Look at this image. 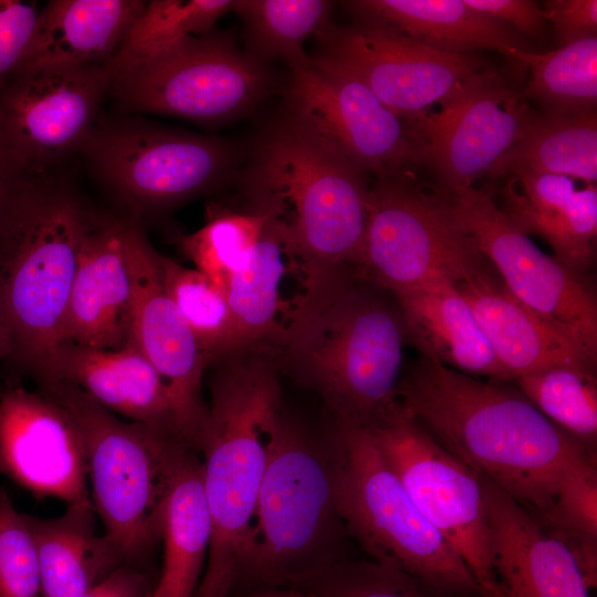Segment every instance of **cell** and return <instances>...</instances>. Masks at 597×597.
Instances as JSON below:
<instances>
[{
    "mask_svg": "<svg viewBox=\"0 0 597 597\" xmlns=\"http://www.w3.org/2000/svg\"><path fill=\"white\" fill-rule=\"evenodd\" d=\"M398 401L453 457L511 495L541 523L563 481L596 458L504 380H483L419 355Z\"/></svg>",
    "mask_w": 597,
    "mask_h": 597,
    "instance_id": "1",
    "label": "cell"
},
{
    "mask_svg": "<svg viewBox=\"0 0 597 597\" xmlns=\"http://www.w3.org/2000/svg\"><path fill=\"white\" fill-rule=\"evenodd\" d=\"M252 209L280 221L303 289L290 315L310 312L353 275L368 220L366 174L298 117L268 128L242 176ZM290 316V317H291Z\"/></svg>",
    "mask_w": 597,
    "mask_h": 597,
    "instance_id": "2",
    "label": "cell"
},
{
    "mask_svg": "<svg viewBox=\"0 0 597 597\" xmlns=\"http://www.w3.org/2000/svg\"><path fill=\"white\" fill-rule=\"evenodd\" d=\"M210 368V405L193 447L202 463L211 540L193 597H229L253 526L281 388L270 349L232 354Z\"/></svg>",
    "mask_w": 597,
    "mask_h": 597,
    "instance_id": "3",
    "label": "cell"
},
{
    "mask_svg": "<svg viewBox=\"0 0 597 597\" xmlns=\"http://www.w3.org/2000/svg\"><path fill=\"white\" fill-rule=\"evenodd\" d=\"M405 344L395 295L358 273L284 326L274 355L333 420L369 428L398 405Z\"/></svg>",
    "mask_w": 597,
    "mask_h": 597,
    "instance_id": "4",
    "label": "cell"
},
{
    "mask_svg": "<svg viewBox=\"0 0 597 597\" xmlns=\"http://www.w3.org/2000/svg\"><path fill=\"white\" fill-rule=\"evenodd\" d=\"M94 213L52 174L36 178L0 221V338L6 360L38 383L61 343Z\"/></svg>",
    "mask_w": 597,
    "mask_h": 597,
    "instance_id": "5",
    "label": "cell"
},
{
    "mask_svg": "<svg viewBox=\"0 0 597 597\" xmlns=\"http://www.w3.org/2000/svg\"><path fill=\"white\" fill-rule=\"evenodd\" d=\"M39 385L80 428L90 498L105 536L124 563L142 559L161 540L171 475L189 442L175 431L119 419L69 383Z\"/></svg>",
    "mask_w": 597,
    "mask_h": 597,
    "instance_id": "6",
    "label": "cell"
},
{
    "mask_svg": "<svg viewBox=\"0 0 597 597\" xmlns=\"http://www.w3.org/2000/svg\"><path fill=\"white\" fill-rule=\"evenodd\" d=\"M344 525L336 512L327 442L281 408L238 583L286 586L327 565Z\"/></svg>",
    "mask_w": 597,
    "mask_h": 597,
    "instance_id": "7",
    "label": "cell"
},
{
    "mask_svg": "<svg viewBox=\"0 0 597 597\" xmlns=\"http://www.w3.org/2000/svg\"><path fill=\"white\" fill-rule=\"evenodd\" d=\"M327 446L336 512L371 561L438 585L481 588L415 506L367 428L333 420Z\"/></svg>",
    "mask_w": 597,
    "mask_h": 597,
    "instance_id": "8",
    "label": "cell"
},
{
    "mask_svg": "<svg viewBox=\"0 0 597 597\" xmlns=\"http://www.w3.org/2000/svg\"><path fill=\"white\" fill-rule=\"evenodd\" d=\"M81 154L124 214L139 221L221 189L234 178L240 158L224 138L102 114Z\"/></svg>",
    "mask_w": 597,
    "mask_h": 597,
    "instance_id": "9",
    "label": "cell"
},
{
    "mask_svg": "<svg viewBox=\"0 0 597 597\" xmlns=\"http://www.w3.org/2000/svg\"><path fill=\"white\" fill-rule=\"evenodd\" d=\"M273 86L269 63L212 30L117 72L108 95L127 112L219 125L252 111Z\"/></svg>",
    "mask_w": 597,
    "mask_h": 597,
    "instance_id": "10",
    "label": "cell"
},
{
    "mask_svg": "<svg viewBox=\"0 0 597 597\" xmlns=\"http://www.w3.org/2000/svg\"><path fill=\"white\" fill-rule=\"evenodd\" d=\"M483 255L453 217L444 196L415 176L378 178L369 187L360 272L395 294L425 282H457Z\"/></svg>",
    "mask_w": 597,
    "mask_h": 597,
    "instance_id": "11",
    "label": "cell"
},
{
    "mask_svg": "<svg viewBox=\"0 0 597 597\" xmlns=\"http://www.w3.org/2000/svg\"><path fill=\"white\" fill-rule=\"evenodd\" d=\"M441 193L507 290L597 359V297L588 276L543 252L488 192Z\"/></svg>",
    "mask_w": 597,
    "mask_h": 597,
    "instance_id": "12",
    "label": "cell"
},
{
    "mask_svg": "<svg viewBox=\"0 0 597 597\" xmlns=\"http://www.w3.org/2000/svg\"><path fill=\"white\" fill-rule=\"evenodd\" d=\"M367 429L418 511L460 555L482 591L489 590L491 544L479 474L432 439L399 401Z\"/></svg>",
    "mask_w": 597,
    "mask_h": 597,
    "instance_id": "13",
    "label": "cell"
},
{
    "mask_svg": "<svg viewBox=\"0 0 597 597\" xmlns=\"http://www.w3.org/2000/svg\"><path fill=\"white\" fill-rule=\"evenodd\" d=\"M287 112L376 179L413 176L418 167L407 123L353 71L318 54L289 65Z\"/></svg>",
    "mask_w": 597,
    "mask_h": 597,
    "instance_id": "14",
    "label": "cell"
},
{
    "mask_svg": "<svg viewBox=\"0 0 597 597\" xmlns=\"http://www.w3.org/2000/svg\"><path fill=\"white\" fill-rule=\"evenodd\" d=\"M538 115L493 69H485L437 111L407 125L418 167L432 174L439 191L451 195L474 187Z\"/></svg>",
    "mask_w": 597,
    "mask_h": 597,
    "instance_id": "15",
    "label": "cell"
},
{
    "mask_svg": "<svg viewBox=\"0 0 597 597\" xmlns=\"http://www.w3.org/2000/svg\"><path fill=\"white\" fill-rule=\"evenodd\" d=\"M106 64L22 70L0 87V129L36 176L82 151L108 94Z\"/></svg>",
    "mask_w": 597,
    "mask_h": 597,
    "instance_id": "16",
    "label": "cell"
},
{
    "mask_svg": "<svg viewBox=\"0 0 597 597\" xmlns=\"http://www.w3.org/2000/svg\"><path fill=\"white\" fill-rule=\"evenodd\" d=\"M327 56L357 74L406 123L447 102L486 67L476 55L430 48L395 31L359 22L331 25L317 36Z\"/></svg>",
    "mask_w": 597,
    "mask_h": 597,
    "instance_id": "17",
    "label": "cell"
},
{
    "mask_svg": "<svg viewBox=\"0 0 597 597\" xmlns=\"http://www.w3.org/2000/svg\"><path fill=\"white\" fill-rule=\"evenodd\" d=\"M133 279L129 337L166 384L180 434L193 446L208 406L202 398L205 355L185 318L165 290L159 253L142 223L133 219L128 234Z\"/></svg>",
    "mask_w": 597,
    "mask_h": 597,
    "instance_id": "18",
    "label": "cell"
},
{
    "mask_svg": "<svg viewBox=\"0 0 597 597\" xmlns=\"http://www.w3.org/2000/svg\"><path fill=\"white\" fill-rule=\"evenodd\" d=\"M0 473L38 498L67 505L91 500L80 428L41 391L14 386L0 392Z\"/></svg>",
    "mask_w": 597,
    "mask_h": 597,
    "instance_id": "19",
    "label": "cell"
},
{
    "mask_svg": "<svg viewBox=\"0 0 597 597\" xmlns=\"http://www.w3.org/2000/svg\"><path fill=\"white\" fill-rule=\"evenodd\" d=\"M490 532L486 597H591L568 546L491 480L479 475Z\"/></svg>",
    "mask_w": 597,
    "mask_h": 597,
    "instance_id": "20",
    "label": "cell"
},
{
    "mask_svg": "<svg viewBox=\"0 0 597 597\" xmlns=\"http://www.w3.org/2000/svg\"><path fill=\"white\" fill-rule=\"evenodd\" d=\"M133 219L95 211L80 252L61 343L104 349H119L127 343L133 300L128 234Z\"/></svg>",
    "mask_w": 597,
    "mask_h": 597,
    "instance_id": "21",
    "label": "cell"
},
{
    "mask_svg": "<svg viewBox=\"0 0 597 597\" xmlns=\"http://www.w3.org/2000/svg\"><path fill=\"white\" fill-rule=\"evenodd\" d=\"M454 285L511 380L555 365L596 369L597 359L519 301L485 258Z\"/></svg>",
    "mask_w": 597,
    "mask_h": 597,
    "instance_id": "22",
    "label": "cell"
},
{
    "mask_svg": "<svg viewBox=\"0 0 597 597\" xmlns=\"http://www.w3.org/2000/svg\"><path fill=\"white\" fill-rule=\"evenodd\" d=\"M49 380L74 385L116 416L180 434L166 384L130 338L119 349L61 343L39 384Z\"/></svg>",
    "mask_w": 597,
    "mask_h": 597,
    "instance_id": "23",
    "label": "cell"
},
{
    "mask_svg": "<svg viewBox=\"0 0 597 597\" xmlns=\"http://www.w3.org/2000/svg\"><path fill=\"white\" fill-rule=\"evenodd\" d=\"M499 207L527 235L542 238L554 256L588 275L597 237L596 184L578 187L575 179L552 174L509 177Z\"/></svg>",
    "mask_w": 597,
    "mask_h": 597,
    "instance_id": "24",
    "label": "cell"
},
{
    "mask_svg": "<svg viewBox=\"0 0 597 597\" xmlns=\"http://www.w3.org/2000/svg\"><path fill=\"white\" fill-rule=\"evenodd\" d=\"M394 295L407 343L419 355L471 376L511 380L453 282L432 280Z\"/></svg>",
    "mask_w": 597,
    "mask_h": 597,
    "instance_id": "25",
    "label": "cell"
},
{
    "mask_svg": "<svg viewBox=\"0 0 597 597\" xmlns=\"http://www.w3.org/2000/svg\"><path fill=\"white\" fill-rule=\"evenodd\" d=\"M145 3L144 0L46 2L39 9L33 33L15 72L108 63Z\"/></svg>",
    "mask_w": 597,
    "mask_h": 597,
    "instance_id": "26",
    "label": "cell"
},
{
    "mask_svg": "<svg viewBox=\"0 0 597 597\" xmlns=\"http://www.w3.org/2000/svg\"><path fill=\"white\" fill-rule=\"evenodd\" d=\"M359 22L400 33L439 51L472 54L528 51L510 27L470 8L463 0H357L346 2Z\"/></svg>",
    "mask_w": 597,
    "mask_h": 597,
    "instance_id": "27",
    "label": "cell"
},
{
    "mask_svg": "<svg viewBox=\"0 0 597 597\" xmlns=\"http://www.w3.org/2000/svg\"><path fill=\"white\" fill-rule=\"evenodd\" d=\"M91 500L67 505L53 519L24 514L41 575V597H75L124 563L113 543L98 534Z\"/></svg>",
    "mask_w": 597,
    "mask_h": 597,
    "instance_id": "28",
    "label": "cell"
},
{
    "mask_svg": "<svg viewBox=\"0 0 597 597\" xmlns=\"http://www.w3.org/2000/svg\"><path fill=\"white\" fill-rule=\"evenodd\" d=\"M164 558L151 597H193L201 580L211 540L202 463L187 443L178 454L163 520Z\"/></svg>",
    "mask_w": 597,
    "mask_h": 597,
    "instance_id": "29",
    "label": "cell"
},
{
    "mask_svg": "<svg viewBox=\"0 0 597 597\" xmlns=\"http://www.w3.org/2000/svg\"><path fill=\"white\" fill-rule=\"evenodd\" d=\"M285 254L289 253L283 227L270 217L248 262L227 284L231 325L221 358L248 350L276 349L284 329L276 318Z\"/></svg>",
    "mask_w": 597,
    "mask_h": 597,
    "instance_id": "30",
    "label": "cell"
},
{
    "mask_svg": "<svg viewBox=\"0 0 597 597\" xmlns=\"http://www.w3.org/2000/svg\"><path fill=\"white\" fill-rule=\"evenodd\" d=\"M493 177L552 174L596 184L597 113L546 116L540 113L531 129L489 171Z\"/></svg>",
    "mask_w": 597,
    "mask_h": 597,
    "instance_id": "31",
    "label": "cell"
},
{
    "mask_svg": "<svg viewBox=\"0 0 597 597\" xmlns=\"http://www.w3.org/2000/svg\"><path fill=\"white\" fill-rule=\"evenodd\" d=\"M509 57L530 67V80L517 96L536 102L541 114L567 116L596 111L597 38L545 53L513 49Z\"/></svg>",
    "mask_w": 597,
    "mask_h": 597,
    "instance_id": "32",
    "label": "cell"
},
{
    "mask_svg": "<svg viewBox=\"0 0 597 597\" xmlns=\"http://www.w3.org/2000/svg\"><path fill=\"white\" fill-rule=\"evenodd\" d=\"M332 9L326 0H233L231 11L243 22L247 51L291 65L308 57L304 43L332 25Z\"/></svg>",
    "mask_w": 597,
    "mask_h": 597,
    "instance_id": "33",
    "label": "cell"
},
{
    "mask_svg": "<svg viewBox=\"0 0 597 597\" xmlns=\"http://www.w3.org/2000/svg\"><path fill=\"white\" fill-rule=\"evenodd\" d=\"M232 4L233 0L146 1L107 63L113 76L186 38L211 32Z\"/></svg>",
    "mask_w": 597,
    "mask_h": 597,
    "instance_id": "34",
    "label": "cell"
},
{
    "mask_svg": "<svg viewBox=\"0 0 597 597\" xmlns=\"http://www.w3.org/2000/svg\"><path fill=\"white\" fill-rule=\"evenodd\" d=\"M287 586L312 597H486L481 588L438 585L371 559L339 558L293 578Z\"/></svg>",
    "mask_w": 597,
    "mask_h": 597,
    "instance_id": "35",
    "label": "cell"
},
{
    "mask_svg": "<svg viewBox=\"0 0 597 597\" xmlns=\"http://www.w3.org/2000/svg\"><path fill=\"white\" fill-rule=\"evenodd\" d=\"M514 381L540 412L596 458V369L555 365L521 375Z\"/></svg>",
    "mask_w": 597,
    "mask_h": 597,
    "instance_id": "36",
    "label": "cell"
},
{
    "mask_svg": "<svg viewBox=\"0 0 597 597\" xmlns=\"http://www.w3.org/2000/svg\"><path fill=\"white\" fill-rule=\"evenodd\" d=\"M158 259L165 290L193 333L208 369L223 356L230 334L226 293L203 272L160 253Z\"/></svg>",
    "mask_w": 597,
    "mask_h": 597,
    "instance_id": "37",
    "label": "cell"
},
{
    "mask_svg": "<svg viewBox=\"0 0 597 597\" xmlns=\"http://www.w3.org/2000/svg\"><path fill=\"white\" fill-rule=\"evenodd\" d=\"M270 214L256 211L214 210L207 223L179 240L196 269L226 291L231 276L248 262Z\"/></svg>",
    "mask_w": 597,
    "mask_h": 597,
    "instance_id": "38",
    "label": "cell"
},
{
    "mask_svg": "<svg viewBox=\"0 0 597 597\" xmlns=\"http://www.w3.org/2000/svg\"><path fill=\"white\" fill-rule=\"evenodd\" d=\"M0 597H41L35 547L23 513L4 488H0Z\"/></svg>",
    "mask_w": 597,
    "mask_h": 597,
    "instance_id": "39",
    "label": "cell"
},
{
    "mask_svg": "<svg viewBox=\"0 0 597 597\" xmlns=\"http://www.w3.org/2000/svg\"><path fill=\"white\" fill-rule=\"evenodd\" d=\"M544 524L553 534L597 538V468L587 463L561 484Z\"/></svg>",
    "mask_w": 597,
    "mask_h": 597,
    "instance_id": "40",
    "label": "cell"
},
{
    "mask_svg": "<svg viewBox=\"0 0 597 597\" xmlns=\"http://www.w3.org/2000/svg\"><path fill=\"white\" fill-rule=\"evenodd\" d=\"M39 9L35 1L0 0V87L25 53Z\"/></svg>",
    "mask_w": 597,
    "mask_h": 597,
    "instance_id": "41",
    "label": "cell"
},
{
    "mask_svg": "<svg viewBox=\"0 0 597 597\" xmlns=\"http://www.w3.org/2000/svg\"><path fill=\"white\" fill-rule=\"evenodd\" d=\"M542 10L559 46L597 38L596 0H546Z\"/></svg>",
    "mask_w": 597,
    "mask_h": 597,
    "instance_id": "42",
    "label": "cell"
},
{
    "mask_svg": "<svg viewBox=\"0 0 597 597\" xmlns=\"http://www.w3.org/2000/svg\"><path fill=\"white\" fill-rule=\"evenodd\" d=\"M482 14L510 27L528 38H538L545 29V18L537 2L531 0H463Z\"/></svg>",
    "mask_w": 597,
    "mask_h": 597,
    "instance_id": "43",
    "label": "cell"
},
{
    "mask_svg": "<svg viewBox=\"0 0 597 597\" xmlns=\"http://www.w3.org/2000/svg\"><path fill=\"white\" fill-rule=\"evenodd\" d=\"M39 177L22 164L0 129V221L14 200Z\"/></svg>",
    "mask_w": 597,
    "mask_h": 597,
    "instance_id": "44",
    "label": "cell"
},
{
    "mask_svg": "<svg viewBox=\"0 0 597 597\" xmlns=\"http://www.w3.org/2000/svg\"><path fill=\"white\" fill-rule=\"evenodd\" d=\"M146 578L134 567L119 566L75 597H148Z\"/></svg>",
    "mask_w": 597,
    "mask_h": 597,
    "instance_id": "45",
    "label": "cell"
},
{
    "mask_svg": "<svg viewBox=\"0 0 597 597\" xmlns=\"http://www.w3.org/2000/svg\"><path fill=\"white\" fill-rule=\"evenodd\" d=\"M239 597H312L308 594L291 586L256 587Z\"/></svg>",
    "mask_w": 597,
    "mask_h": 597,
    "instance_id": "46",
    "label": "cell"
},
{
    "mask_svg": "<svg viewBox=\"0 0 597 597\" xmlns=\"http://www.w3.org/2000/svg\"><path fill=\"white\" fill-rule=\"evenodd\" d=\"M6 360V350H4V346L2 344V341L0 338V362H3Z\"/></svg>",
    "mask_w": 597,
    "mask_h": 597,
    "instance_id": "47",
    "label": "cell"
},
{
    "mask_svg": "<svg viewBox=\"0 0 597 597\" xmlns=\"http://www.w3.org/2000/svg\"><path fill=\"white\" fill-rule=\"evenodd\" d=\"M148 597H151L150 595Z\"/></svg>",
    "mask_w": 597,
    "mask_h": 597,
    "instance_id": "48",
    "label": "cell"
}]
</instances>
